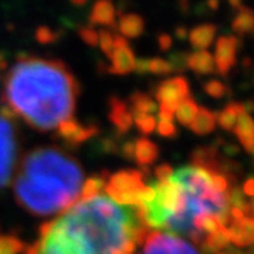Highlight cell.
Here are the masks:
<instances>
[{"label": "cell", "instance_id": "f1b7e54d", "mask_svg": "<svg viewBox=\"0 0 254 254\" xmlns=\"http://www.w3.org/2000/svg\"><path fill=\"white\" fill-rule=\"evenodd\" d=\"M205 92L208 93L209 96L215 98V99H222L225 95L227 93V88L225 83H222L220 81H216V79H212L205 83L203 86Z\"/></svg>", "mask_w": 254, "mask_h": 254}, {"label": "cell", "instance_id": "836d02e7", "mask_svg": "<svg viewBox=\"0 0 254 254\" xmlns=\"http://www.w3.org/2000/svg\"><path fill=\"white\" fill-rule=\"evenodd\" d=\"M168 64L171 65V69L174 71H184L187 68V54L184 53H175L171 55Z\"/></svg>", "mask_w": 254, "mask_h": 254}, {"label": "cell", "instance_id": "8992f818", "mask_svg": "<svg viewBox=\"0 0 254 254\" xmlns=\"http://www.w3.org/2000/svg\"><path fill=\"white\" fill-rule=\"evenodd\" d=\"M141 254H199L198 250L177 235L168 232L147 233Z\"/></svg>", "mask_w": 254, "mask_h": 254}, {"label": "cell", "instance_id": "ba28073f", "mask_svg": "<svg viewBox=\"0 0 254 254\" xmlns=\"http://www.w3.org/2000/svg\"><path fill=\"white\" fill-rule=\"evenodd\" d=\"M109 58L112 60L109 72L125 75V73L134 71L136 57L126 38H123L122 36H113V50Z\"/></svg>", "mask_w": 254, "mask_h": 254}, {"label": "cell", "instance_id": "f35d334b", "mask_svg": "<svg viewBox=\"0 0 254 254\" xmlns=\"http://www.w3.org/2000/svg\"><path fill=\"white\" fill-rule=\"evenodd\" d=\"M243 193L245 195H247L249 198H252L253 196V180L252 178H249L247 181H246V184L243 185Z\"/></svg>", "mask_w": 254, "mask_h": 254}, {"label": "cell", "instance_id": "b9f144b4", "mask_svg": "<svg viewBox=\"0 0 254 254\" xmlns=\"http://www.w3.org/2000/svg\"><path fill=\"white\" fill-rule=\"evenodd\" d=\"M177 37H178V38H187V30H185V28H182V27H180V28H177Z\"/></svg>", "mask_w": 254, "mask_h": 254}, {"label": "cell", "instance_id": "e0dca14e", "mask_svg": "<svg viewBox=\"0 0 254 254\" xmlns=\"http://www.w3.org/2000/svg\"><path fill=\"white\" fill-rule=\"evenodd\" d=\"M157 157H158V147L148 138H138L134 143L133 158L136 160L138 165L141 167L150 165L157 160Z\"/></svg>", "mask_w": 254, "mask_h": 254}, {"label": "cell", "instance_id": "d590c367", "mask_svg": "<svg viewBox=\"0 0 254 254\" xmlns=\"http://www.w3.org/2000/svg\"><path fill=\"white\" fill-rule=\"evenodd\" d=\"M119 151H120V154L123 155L125 158L131 160V158H133V153H134V143H131V141L123 143V144L120 145Z\"/></svg>", "mask_w": 254, "mask_h": 254}, {"label": "cell", "instance_id": "83f0119b", "mask_svg": "<svg viewBox=\"0 0 254 254\" xmlns=\"http://www.w3.org/2000/svg\"><path fill=\"white\" fill-rule=\"evenodd\" d=\"M148 72L155 73V75H167V73L173 72V69L167 60L151 58L148 60Z\"/></svg>", "mask_w": 254, "mask_h": 254}, {"label": "cell", "instance_id": "6da1fadb", "mask_svg": "<svg viewBox=\"0 0 254 254\" xmlns=\"http://www.w3.org/2000/svg\"><path fill=\"white\" fill-rule=\"evenodd\" d=\"M147 236L141 210L105 193L79 198L63 215L40 229L27 254H123L134 252Z\"/></svg>", "mask_w": 254, "mask_h": 254}, {"label": "cell", "instance_id": "ffe728a7", "mask_svg": "<svg viewBox=\"0 0 254 254\" xmlns=\"http://www.w3.org/2000/svg\"><path fill=\"white\" fill-rule=\"evenodd\" d=\"M230 245V237H229V232L227 227L220 229L216 233H212L205 239V242L202 243V249L203 252L208 254H216L219 252H223Z\"/></svg>", "mask_w": 254, "mask_h": 254}, {"label": "cell", "instance_id": "4dcf8cb0", "mask_svg": "<svg viewBox=\"0 0 254 254\" xmlns=\"http://www.w3.org/2000/svg\"><path fill=\"white\" fill-rule=\"evenodd\" d=\"M36 40L40 44H51L58 40V33L48 27H38L36 30Z\"/></svg>", "mask_w": 254, "mask_h": 254}, {"label": "cell", "instance_id": "2e32d148", "mask_svg": "<svg viewBox=\"0 0 254 254\" xmlns=\"http://www.w3.org/2000/svg\"><path fill=\"white\" fill-rule=\"evenodd\" d=\"M215 36H216V27L213 24H200L190 31L188 38H190V46L196 51H202L212 46Z\"/></svg>", "mask_w": 254, "mask_h": 254}, {"label": "cell", "instance_id": "52a82bcc", "mask_svg": "<svg viewBox=\"0 0 254 254\" xmlns=\"http://www.w3.org/2000/svg\"><path fill=\"white\" fill-rule=\"evenodd\" d=\"M190 95V83L184 76H175L161 82L154 91L158 108L175 112L177 106Z\"/></svg>", "mask_w": 254, "mask_h": 254}, {"label": "cell", "instance_id": "d6986e66", "mask_svg": "<svg viewBox=\"0 0 254 254\" xmlns=\"http://www.w3.org/2000/svg\"><path fill=\"white\" fill-rule=\"evenodd\" d=\"M215 126H216V115L205 108H199L196 116L190 125V130L199 136L212 133L215 130Z\"/></svg>", "mask_w": 254, "mask_h": 254}, {"label": "cell", "instance_id": "7a4b0ae2", "mask_svg": "<svg viewBox=\"0 0 254 254\" xmlns=\"http://www.w3.org/2000/svg\"><path fill=\"white\" fill-rule=\"evenodd\" d=\"M78 95V82L60 61L20 55L4 81L6 105L41 131L72 119Z\"/></svg>", "mask_w": 254, "mask_h": 254}, {"label": "cell", "instance_id": "60d3db41", "mask_svg": "<svg viewBox=\"0 0 254 254\" xmlns=\"http://www.w3.org/2000/svg\"><path fill=\"white\" fill-rule=\"evenodd\" d=\"M208 7L212 10H216L219 7V0H208Z\"/></svg>", "mask_w": 254, "mask_h": 254}, {"label": "cell", "instance_id": "cb8c5ba5", "mask_svg": "<svg viewBox=\"0 0 254 254\" xmlns=\"http://www.w3.org/2000/svg\"><path fill=\"white\" fill-rule=\"evenodd\" d=\"M232 28L239 36H245V34L252 33L254 28L253 11L249 7L242 6L240 10H239V13H237V16L233 20V23H232Z\"/></svg>", "mask_w": 254, "mask_h": 254}, {"label": "cell", "instance_id": "bcb514c9", "mask_svg": "<svg viewBox=\"0 0 254 254\" xmlns=\"http://www.w3.org/2000/svg\"><path fill=\"white\" fill-rule=\"evenodd\" d=\"M123 254H134V252H125Z\"/></svg>", "mask_w": 254, "mask_h": 254}, {"label": "cell", "instance_id": "3957f363", "mask_svg": "<svg viewBox=\"0 0 254 254\" xmlns=\"http://www.w3.org/2000/svg\"><path fill=\"white\" fill-rule=\"evenodd\" d=\"M83 173L79 163L55 147L28 153L14 181L18 205L37 216L64 212L81 198Z\"/></svg>", "mask_w": 254, "mask_h": 254}, {"label": "cell", "instance_id": "d4e9b609", "mask_svg": "<svg viewBox=\"0 0 254 254\" xmlns=\"http://www.w3.org/2000/svg\"><path fill=\"white\" fill-rule=\"evenodd\" d=\"M106 180L103 177H91L86 181H83L81 190V198H91L95 195H99L105 190Z\"/></svg>", "mask_w": 254, "mask_h": 254}, {"label": "cell", "instance_id": "5bb4252c", "mask_svg": "<svg viewBox=\"0 0 254 254\" xmlns=\"http://www.w3.org/2000/svg\"><path fill=\"white\" fill-rule=\"evenodd\" d=\"M253 119L250 116V113L247 112H242L237 118L235 127H233V133L236 134L239 141L245 147V150L252 154L253 153V144H254V136L253 131Z\"/></svg>", "mask_w": 254, "mask_h": 254}, {"label": "cell", "instance_id": "44dd1931", "mask_svg": "<svg viewBox=\"0 0 254 254\" xmlns=\"http://www.w3.org/2000/svg\"><path fill=\"white\" fill-rule=\"evenodd\" d=\"M128 109L131 112V115L141 113V115H151L153 116L155 112L158 110V105L148 95L134 93V95L130 96V108Z\"/></svg>", "mask_w": 254, "mask_h": 254}, {"label": "cell", "instance_id": "484cf974", "mask_svg": "<svg viewBox=\"0 0 254 254\" xmlns=\"http://www.w3.org/2000/svg\"><path fill=\"white\" fill-rule=\"evenodd\" d=\"M24 249V243L16 236L0 235V254H20Z\"/></svg>", "mask_w": 254, "mask_h": 254}, {"label": "cell", "instance_id": "7402d4cb", "mask_svg": "<svg viewBox=\"0 0 254 254\" xmlns=\"http://www.w3.org/2000/svg\"><path fill=\"white\" fill-rule=\"evenodd\" d=\"M242 112H246L243 103H230V105H227L226 108L216 116L219 126L222 127L223 130H227V131L233 130L237 118H239V115Z\"/></svg>", "mask_w": 254, "mask_h": 254}, {"label": "cell", "instance_id": "9c48e42d", "mask_svg": "<svg viewBox=\"0 0 254 254\" xmlns=\"http://www.w3.org/2000/svg\"><path fill=\"white\" fill-rule=\"evenodd\" d=\"M239 50V38L232 36L219 37L215 44V69L222 75H226L236 63V54Z\"/></svg>", "mask_w": 254, "mask_h": 254}, {"label": "cell", "instance_id": "4fadbf2b", "mask_svg": "<svg viewBox=\"0 0 254 254\" xmlns=\"http://www.w3.org/2000/svg\"><path fill=\"white\" fill-rule=\"evenodd\" d=\"M89 21L103 27L116 26V9L112 0H96L91 10Z\"/></svg>", "mask_w": 254, "mask_h": 254}, {"label": "cell", "instance_id": "4316f807", "mask_svg": "<svg viewBox=\"0 0 254 254\" xmlns=\"http://www.w3.org/2000/svg\"><path fill=\"white\" fill-rule=\"evenodd\" d=\"M133 123L136 125L137 128L144 133V134H150L155 130V125H157V119L151 115H141V113H134L133 115Z\"/></svg>", "mask_w": 254, "mask_h": 254}, {"label": "cell", "instance_id": "5b68a950", "mask_svg": "<svg viewBox=\"0 0 254 254\" xmlns=\"http://www.w3.org/2000/svg\"><path fill=\"white\" fill-rule=\"evenodd\" d=\"M17 143L16 131L10 120L0 118V188L9 185L16 167Z\"/></svg>", "mask_w": 254, "mask_h": 254}, {"label": "cell", "instance_id": "e575fe53", "mask_svg": "<svg viewBox=\"0 0 254 254\" xmlns=\"http://www.w3.org/2000/svg\"><path fill=\"white\" fill-rule=\"evenodd\" d=\"M174 170L168 165V164H163V165H160V167H157L155 168V177H157V180L158 181H167L171 175H173Z\"/></svg>", "mask_w": 254, "mask_h": 254}, {"label": "cell", "instance_id": "ee69618b", "mask_svg": "<svg viewBox=\"0 0 254 254\" xmlns=\"http://www.w3.org/2000/svg\"><path fill=\"white\" fill-rule=\"evenodd\" d=\"M6 65H7V63H6V60H4L3 54L0 53V71H1V69H4V68H6Z\"/></svg>", "mask_w": 254, "mask_h": 254}, {"label": "cell", "instance_id": "8fae6325", "mask_svg": "<svg viewBox=\"0 0 254 254\" xmlns=\"http://www.w3.org/2000/svg\"><path fill=\"white\" fill-rule=\"evenodd\" d=\"M227 232L230 237V243L237 247H250L254 239L253 218L232 220L227 226Z\"/></svg>", "mask_w": 254, "mask_h": 254}, {"label": "cell", "instance_id": "d6a6232c", "mask_svg": "<svg viewBox=\"0 0 254 254\" xmlns=\"http://www.w3.org/2000/svg\"><path fill=\"white\" fill-rule=\"evenodd\" d=\"M79 36L83 40V43H86L88 46L91 47H96L98 46V40H99V37H98V31L95 30V28L92 27H82L79 30Z\"/></svg>", "mask_w": 254, "mask_h": 254}, {"label": "cell", "instance_id": "9a60e30c", "mask_svg": "<svg viewBox=\"0 0 254 254\" xmlns=\"http://www.w3.org/2000/svg\"><path fill=\"white\" fill-rule=\"evenodd\" d=\"M187 66L190 68L193 72L206 75V73H213L215 69V61L213 55L206 50L202 51H193L187 55Z\"/></svg>", "mask_w": 254, "mask_h": 254}, {"label": "cell", "instance_id": "603a6c76", "mask_svg": "<svg viewBox=\"0 0 254 254\" xmlns=\"http://www.w3.org/2000/svg\"><path fill=\"white\" fill-rule=\"evenodd\" d=\"M198 110H199V106L196 105V102L188 96L177 106V109L174 112V118H177L182 126H190L192 120L196 116Z\"/></svg>", "mask_w": 254, "mask_h": 254}, {"label": "cell", "instance_id": "7c38bea8", "mask_svg": "<svg viewBox=\"0 0 254 254\" xmlns=\"http://www.w3.org/2000/svg\"><path fill=\"white\" fill-rule=\"evenodd\" d=\"M109 119L120 133H126L133 125V115L126 103L119 98H110Z\"/></svg>", "mask_w": 254, "mask_h": 254}, {"label": "cell", "instance_id": "ac0fdd59", "mask_svg": "<svg viewBox=\"0 0 254 254\" xmlns=\"http://www.w3.org/2000/svg\"><path fill=\"white\" fill-rule=\"evenodd\" d=\"M119 31L122 33L123 38H137L143 34L144 31V20L140 17L138 14L134 13H128L122 16L119 20L118 24Z\"/></svg>", "mask_w": 254, "mask_h": 254}, {"label": "cell", "instance_id": "30bf717a", "mask_svg": "<svg viewBox=\"0 0 254 254\" xmlns=\"http://www.w3.org/2000/svg\"><path fill=\"white\" fill-rule=\"evenodd\" d=\"M57 128H58V136L71 145L81 144L95 136L98 131L96 126H83L75 119L65 120Z\"/></svg>", "mask_w": 254, "mask_h": 254}, {"label": "cell", "instance_id": "277c9868", "mask_svg": "<svg viewBox=\"0 0 254 254\" xmlns=\"http://www.w3.org/2000/svg\"><path fill=\"white\" fill-rule=\"evenodd\" d=\"M145 187L143 174L136 170H123L113 174L106 181L105 190L110 199L119 205L140 208V193Z\"/></svg>", "mask_w": 254, "mask_h": 254}, {"label": "cell", "instance_id": "7bdbcfd3", "mask_svg": "<svg viewBox=\"0 0 254 254\" xmlns=\"http://www.w3.org/2000/svg\"><path fill=\"white\" fill-rule=\"evenodd\" d=\"M229 3H230L233 7L240 9V7H242V3H243V0H229Z\"/></svg>", "mask_w": 254, "mask_h": 254}, {"label": "cell", "instance_id": "f546056e", "mask_svg": "<svg viewBox=\"0 0 254 254\" xmlns=\"http://www.w3.org/2000/svg\"><path fill=\"white\" fill-rule=\"evenodd\" d=\"M98 37H99V40H98V46L102 48V51L105 53V54L110 57L112 54V50H113V34L108 31V30H100L98 31Z\"/></svg>", "mask_w": 254, "mask_h": 254}, {"label": "cell", "instance_id": "ab89813d", "mask_svg": "<svg viewBox=\"0 0 254 254\" xmlns=\"http://www.w3.org/2000/svg\"><path fill=\"white\" fill-rule=\"evenodd\" d=\"M216 254H246V253L240 252V250H237V249H230V247H227V249H225L223 252H219V253Z\"/></svg>", "mask_w": 254, "mask_h": 254}, {"label": "cell", "instance_id": "74e56055", "mask_svg": "<svg viewBox=\"0 0 254 254\" xmlns=\"http://www.w3.org/2000/svg\"><path fill=\"white\" fill-rule=\"evenodd\" d=\"M134 71L138 73H148V60H136V65H134Z\"/></svg>", "mask_w": 254, "mask_h": 254}, {"label": "cell", "instance_id": "f6af8a7d", "mask_svg": "<svg viewBox=\"0 0 254 254\" xmlns=\"http://www.w3.org/2000/svg\"><path fill=\"white\" fill-rule=\"evenodd\" d=\"M88 0H71V3H73L75 6H83Z\"/></svg>", "mask_w": 254, "mask_h": 254}, {"label": "cell", "instance_id": "8d00e7d4", "mask_svg": "<svg viewBox=\"0 0 254 254\" xmlns=\"http://www.w3.org/2000/svg\"><path fill=\"white\" fill-rule=\"evenodd\" d=\"M158 47L161 51H168L173 47V38L168 34H160L158 36Z\"/></svg>", "mask_w": 254, "mask_h": 254}, {"label": "cell", "instance_id": "1f68e13d", "mask_svg": "<svg viewBox=\"0 0 254 254\" xmlns=\"http://www.w3.org/2000/svg\"><path fill=\"white\" fill-rule=\"evenodd\" d=\"M155 128L158 131V134L167 138H173L177 136V126L174 125V122H167V120H158Z\"/></svg>", "mask_w": 254, "mask_h": 254}]
</instances>
